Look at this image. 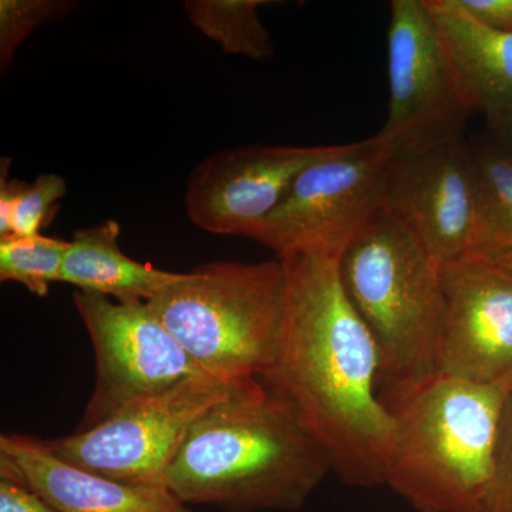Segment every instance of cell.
I'll list each match as a JSON object with an SVG mask.
<instances>
[{
	"label": "cell",
	"instance_id": "5bb4252c",
	"mask_svg": "<svg viewBox=\"0 0 512 512\" xmlns=\"http://www.w3.org/2000/svg\"><path fill=\"white\" fill-rule=\"evenodd\" d=\"M120 235V224L114 220L74 231L60 282L114 301L147 302L183 278L184 272L134 261L121 249Z\"/></svg>",
	"mask_w": 512,
	"mask_h": 512
},
{
	"label": "cell",
	"instance_id": "ffe728a7",
	"mask_svg": "<svg viewBox=\"0 0 512 512\" xmlns=\"http://www.w3.org/2000/svg\"><path fill=\"white\" fill-rule=\"evenodd\" d=\"M67 183L62 175L40 174L32 184L19 181L13 200L9 237H33L49 227L66 197Z\"/></svg>",
	"mask_w": 512,
	"mask_h": 512
},
{
	"label": "cell",
	"instance_id": "277c9868",
	"mask_svg": "<svg viewBox=\"0 0 512 512\" xmlns=\"http://www.w3.org/2000/svg\"><path fill=\"white\" fill-rule=\"evenodd\" d=\"M511 386L441 375L423 384L392 412L384 481L427 508L483 510Z\"/></svg>",
	"mask_w": 512,
	"mask_h": 512
},
{
	"label": "cell",
	"instance_id": "5b68a950",
	"mask_svg": "<svg viewBox=\"0 0 512 512\" xmlns=\"http://www.w3.org/2000/svg\"><path fill=\"white\" fill-rule=\"evenodd\" d=\"M288 276L281 259L215 261L147 301L202 372L261 379L274 363L284 329Z\"/></svg>",
	"mask_w": 512,
	"mask_h": 512
},
{
	"label": "cell",
	"instance_id": "6da1fadb",
	"mask_svg": "<svg viewBox=\"0 0 512 512\" xmlns=\"http://www.w3.org/2000/svg\"><path fill=\"white\" fill-rule=\"evenodd\" d=\"M282 262L284 329L274 363L259 380L322 444L340 477L383 483L394 417L380 399L375 340L346 295L338 258Z\"/></svg>",
	"mask_w": 512,
	"mask_h": 512
},
{
	"label": "cell",
	"instance_id": "7402d4cb",
	"mask_svg": "<svg viewBox=\"0 0 512 512\" xmlns=\"http://www.w3.org/2000/svg\"><path fill=\"white\" fill-rule=\"evenodd\" d=\"M458 8L488 28L512 33V0H454Z\"/></svg>",
	"mask_w": 512,
	"mask_h": 512
},
{
	"label": "cell",
	"instance_id": "44dd1931",
	"mask_svg": "<svg viewBox=\"0 0 512 512\" xmlns=\"http://www.w3.org/2000/svg\"><path fill=\"white\" fill-rule=\"evenodd\" d=\"M483 510L512 512V386L504 403L495 446L493 477L488 485Z\"/></svg>",
	"mask_w": 512,
	"mask_h": 512
},
{
	"label": "cell",
	"instance_id": "d4e9b609",
	"mask_svg": "<svg viewBox=\"0 0 512 512\" xmlns=\"http://www.w3.org/2000/svg\"><path fill=\"white\" fill-rule=\"evenodd\" d=\"M485 258L491 259V261H494L495 264L503 266V268L507 269V271L512 272V249L497 252V254L493 255H487Z\"/></svg>",
	"mask_w": 512,
	"mask_h": 512
},
{
	"label": "cell",
	"instance_id": "9c48e42d",
	"mask_svg": "<svg viewBox=\"0 0 512 512\" xmlns=\"http://www.w3.org/2000/svg\"><path fill=\"white\" fill-rule=\"evenodd\" d=\"M451 127L392 144L386 205L440 262L477 248V192L470 141Z\"/></svg>",
	"mask_w": 512,
	"mask_h": 512
},
{
	"label": "cell",
	"instance_id": "d6986e66",
	"mask_svg": "<svg viewBox=\"0 0 512 512\" xmlns=\"http://www.w3.org/2000/svg\"><path fill=\"white\" fill-rule=\"evenodd\" d=\"M72 0H0V73L8 72L16 52L36 29L77 9Z\"/></svg>",
	"mask_w": 512,
	"mask_h": 512
},
{
	"label": "cell",
	"instance_id": "ba28073f",
	"mask_svg": "<svg viewBox=\"0 0 512 512\" xmlns=\"http://www.w3.org/2000/svg\"><path fill=\"white\" fill-rule=\"evenodd\" d=\"M74 306L92 340L96 379L76 431L92 429L128 404L201 375L147 302H119L76 291Z\"/></svg>",
	"mask_w": 512,
	"mask_h": 512
},
{
	"label": "cell",
	"instance_id": "3957f363",
	"mask_svg": "<svg viewBox=\"0 0 512 512\" xmlns=\"http://www.w3.org/2000/svg\"><path fill=\"white\" fill-rule=\"evenodd\" d=\"M338 264L346 295L375 340L380 399L393 412L437 376L446 309L441 264L386 207Z\"/></svg>",
	"mask_w": 512,
	"mask_h": 512
},
{
	"label": "cell",
	"instance_id": "4fadbf2b",
	"mask_svg": "<svg viewBox=\"0 0 512 512\" xmlns=\"http://www.w3.org/2000/svg\"><path fill=\"white\" fill-rule=\"evenodd\" d=\"M0 477L28 485L59 512H192L165 484H126L90 473L22 434L0 437Z\"/></svg>",
	"mask_w": 512,
	"mask_h": 512
},
{
	"label": "cell",
	"instance_id": "7a4b0ae2",
	"mask_svg": "<svg viewBox=\"0 0 512 512\" xmlns=\"http://www.w3.org/2000/svg\"><path fill=\"white\" fill-rule=\"evenodd\" d=\"M330 470L322 444L254 379L195 421L164 483L187 505L248 512L299 507Z\"/></svg>",
	"mask_w": 512,
	"mask_h": 512
},
{
	"label": "cell",
	"instance_id": "2e32d148",
	"mask_svg": "<svg viewBox=\"0 0 512 512\" xmlns=\"http://www.w3.org/2000/svg\"><path fill=\"white\" fill-rule=\"evenodd\" d=\"M477 192V248L487 256L512 249V156L490 133L470 141Z\"/></svg>",
	"mask_w": 512,
	"mask_h": 512
},
{
	"label": "cell",
	"instance_id": "cb8c5ba5",
	"mask_svg": "<svg viewBox=\"0 0 512 512\" xmlns=\"http://www.w3.org/2000/svg\"><path fill=\"white\" fill-rule=\"evenodd\" d=\"M491 134L512 156V104L483 111Z\"/></svg>",
	"mask_w": 512,
	"mask_h": 512
},
{
	"label": "cell",
	"instance_id": "7c38bea8",
	"mask_svg": "<svg viewBox=\"0 0 512 512\" xmlns=\"http://www.w3.org/2000/svg\"><path fill=\"white\" fill-rule=\"evenodd\" d=\"M332 146H247L211 154L191 171L185 211L214 235L251 238L295 178Z\"/></svg>",
	"mask_w": 512,
	"mask_h": 512
},
{
	"label": "cell",
	"instance_id": "9a60e30c",
	"mask_svg": "<svg viewBox=\"0 0 512 512\" xmlns=\"http://www.w3.org/2000/svg\"><path fill=\"white\" fill-rule=\"evenodd\" d=\"M477 110L512 104V33L481 25L454 0H426Z\"/></svg>",
	"mask_w": 512,
	"mask_h": 512
},
{
	"label": "cell",
	"instance_id": "e0dca14e",
	"mask_svg": "<svg viewBox=\"0 0 512 512\" xmlns=\"http://www.w3.org/2000/svg\"><path fill=\"white\" fill-rule=\"evenodd\" d=\"M269 0H185L191 25L220 46L225 55L266 62L275 55L271 33L259 19Z\"/></svg>",
	"mask_w": 512,
	"mask_h": 512
},
{
	"label": "cell",
	"instance_id": "8fae6325",
	"mask_svg": "<svg viewBox=\"0 0 512 512\" xmlns=\"http://www.w3.org/2000/svg\"><path fill=\"white\" fill-rule=\"evenodd\" d=\"M444 323L437 375L512 383V272L485 256L441 265Z\"/></svg>",
	"mask_w": 512,
	"mask_h": 512
},
{
	"label": "cell",
	"instance_id": "30bf717a",
	"mask_svg": "<svg viewBox=\"0 0 512 512\" xmlns=\"http://www.w3.org/2000/svg\"><path fill=\"white\" fill-rule=\"evenodd\" d=\"M389 114L379 131L389 143L451 127H466L477 107L426 0H393L387 32Z\"/></svg>",
	"mask_w": 512,
	"mask_h": 512
},
{
	"label": "cell",
	"instance_id": "8992f818",
	"mask_svg": "<svg viewBox=\"0 0 512 512\" xmlns=\"http://www.w3.org/2000/svg\"><path fill=\"white\" fill-rule=\"evenodd\" d=\"M392 151L379 133L357 143L333 144L295 178L251 239L281 261L298 255L339 259L386 205Z\"/></svg>",
	"mask_w": 512,
	"mask_h": 512
},
{
	"label": "cell",
	"instance_id": "52a82bcc",
	"mask_svg": "<svg viewBox=\"0 0 512 512\" xmlns=\"http://www.w3.org/2000/svg\"><path fill=\"white\" fill-rule=\"evenodd\" d=\"M239 383L201 373L128 404L92 429L42 439L43 444L64 463L120 483L165 484V474L195 421L227 399Z\"/></svg>",
	"mask_w": 512,
	"mask_h": 512
},
{
	"label": "cell",
	"instance_id": "603a6c76",
	"mask_svg": "<svg viewBox=\"0 0 512 512\" xmlns=\"http://www.w3.org/2000/svg\"><path fill=\"white\" fill-rule=\"evenodd\" d=\"M0 512H59L28 485L0 477Z\"/></svg>",
	"mask_w": 512,
	"mask_h": 512
},
{
	"label": "cell",
	"instance_id": "ac0fdd59",
	"mask_svg": "<svg viewBox=\"0 0 512 512\" xmlns=\"http://www.w3.org/2000/svg\"><path fill=\"white\" fill-rule=\"evenodd\" d=\"M69 241L33 235L0 239V281L16 282L33 295L46 296L60 282Z\"/></svg>",
	"mask_w": 512,
	"mask_h": 512
}]
</instances>
